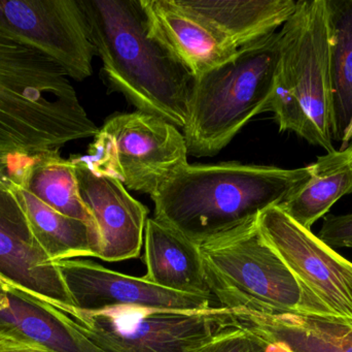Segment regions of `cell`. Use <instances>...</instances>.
Here are the masks:
<instances>
[{"label": "cell", "instance_id": "ba28073f", "mask_svg": "<svg viewBox=\"0 0 352 352\" xmlns=\"http://www.w3.org/2000/svg\"><path fill=\"white\" fill-rule=\"evenodd\" d=\"M105 352H190L227 329L238 327L231 310L203 311L117 307L69 316Z\"/></svg>", "mask_w": 352, "mask_h": 352}, {"label": "cell", "instance_id": "603a6c76", "mask_svg": "<svg viewBox=\"0 0 352 352\" xmlns=\"http://www.w3.org/2000/svg\"><path fill=\"white\" fill-rule=\"evenodd\" d=\"M267 342L240 327L227 329L190 352H263Z\"/></svg>", "mask_w": 352, "mask_h": 352}, {"label": "cell", "instance_id": "3957f363", "mask_svg": "<svg viewBox=\"0 0 352 352\" xmlns=\"http://www.w3.org/2000/svg\"><path fill=\"white\" fill-rule=\"evenodd\" d=\"M98 130L66 72L0 30V155L60 150Z\"/></svg>", "mask_w": 352, "mask_h": 352}, {"label": "cell", "instance_id": "83f0119b", "mask_svg": "<svg viewBox=\"0 0 352 352\" xmlns=\"http://www.w3.org/2000/svg\"><path fill=\"white\" fill-rule=\"evenodd\" d=\"M349 148L351 149V151H352V140H351V144H349Z\"/></svg>", "mask_w": 352, "mask_h": 352}, {"label": "cell", "instance_id": "7a4b0ae2", "mask_svg": "<svg viewBox=\"0 0 352 352\" xmlns=\"http://www.w3.org/2000/svg\"><path fill=\"white\" fill-rule=\"evenodd\" d=\"M101 74L138 111L184 128L192 76L148 33L140 0H78Z\"/></svg>", "mask_w": 352, "mask_h": 352}, {"label": "cell", "instance_id": "ffe728a7", "mask_svg": "<svg viewBox=\"0 0 352 352\" xmlns=\"http://www.w3.org/2000/svg\"><path fill=\"white\" fill-rule=\"evenodd\" d=\"M16 184L62 215L87 223L96 237L92 216L78 194L74 163L63 158L60 150L32 155Z\"/></svg>", "mask_w": 352, "mask_h": 352}, {"label": "cell", "instance_id": "7c38bea8", "mask_svg": "<svg viewBox=\"0 0 352 352\" xmlns=\"http://www.w3.org/2000/svg\"><path fill=\"white\" fill-rule=\"evenodd\" d=\"M57 266L74 306L82 311L142 307L195 312L219 307L214 298L169 291L91 260H60Z\"/></svg>", "mask_w": 352, "mask_h": 352}, {"label": "cell", "instance_id": "277c9868", "mask_svg": "<svg viewBox=\"0 0 352 352\" xmlns=\"http://www.w3.org/2000/svg\"><path fill=\"white\" fill-rule=\"evenodd\" d=\"M280 54L268 112L281 132L291 130L329 152L333 145L331 37L326 0H299L280 30Z\"/></svg>", "mask_w": 352, "mask_h": 352}, {"label": "cell", "instance_id": "5bb4252c", "mask_svg": "<svg viewBox=\"0 0 352 352\" xmlns=\"http://www.w3.org/2000/svg\"><path fill=\"white\" fill-rule=\"evenodd\" d=\"M148 33L192 76L233 58L239 49L175 0H140Z\"/></svg>", "mask_w": 352, "mask_h": 352}, {"label": "cell", "instance_id": "8fae6325", "mask_svg": "<svg viewBox=\"0 0 352 352\" xmlns=\"http://www.w3.org/2000/svg\"><path fill=\"white\" fill-rule=\"evenodd\" d=\"M0 287L16 289L70 316L76 309L16 192L0 189Z\"/></svg>", "mask_w": 352, "mask_h": 352}, {"label": "cell", "instance_id": "8992f818", "mask_svg": "<svg viewBox=\"0 0 352 352\" xmlns=\"http://www.w3.org/2000/svg\"><path fill=\"white\" fill-rule=\"evenodd\" d=\"M256 219L199 245L217 306L231 311L333 318L265 241Z\"/></svg>", "mask_w": 352, "mask_h": 352}, {"label": "cell", "instance_id": "ac0fdd59", "mask_svg": "<svg viewBox=\"0 0 352 352\" xmlns=\"http://www.w3.org/2000/svg\"><path fill=\"white\" fill-rule=\"evenodd\" d=\"M235 45L246 47L276 32L296 8L294 0H175Z\"/></svg>", "mask_w": 352, "mask_h": 352}, {"label": "cell", "instance_id": "2e32d148", "mask_svg": "<svg viewBox=\"0 0 352 352\" xmlns=\"http://www.w3.org/2000/svg\"><path fill=\"white\" fill-rule=\"evenodd\" d=\"M144 245L146 281L176 293L213 298L199 245L155 218L146 220Z\"/></svg>", "mask_w": 352, "mask_h": 352}, {"label": "cell", "instance_id": "484cf974", "mask_svg": "<svg viewBox=\"0 0 352 352\" xmlns=\"http://www.w3.org/2000/svg\"><path fill=\"white\" fill-rule=\"evenodd\" d=\"M0 352H54L27 340L0 336Z\"/></svg>", "mask_w": 352, "mask_h": 352}, {"label": "cell", "instance_id": "5b68a950", "mask_svg": "<svg viewBox=\"0 0 352 352\" xmlns=\"http://www.w3.org/2000/svg\"><path fill=\"white\" fill-rule=\"evenodd\" d=\"M279 54L276 31L241 48L225 63L192 76L182 128L188 153L217 154L250 119L268 112Z\"/></svg>", "mask_w": 352, "mask_h": 352}, {"label": "cell", "instance_id": "d4e9b609", "mask_svg": "<svg viewBox=\"0 0 352 352\" xmlns=\"http://www.w3.org/2000/svg\"><path fill=\"white\" fill-rule=\"evenodd\" d=\"M32 155H0V189H12Z\"/></svg>", "mask_w": 352, "mask_h": 352}, {"label": "cell", "instance_id": "4fadbf2b", "mask_svg": "<svg viewBox=\"0 0 352 352\" xmlns=\"http://www.w3.org/2000/svg\"><path fill=\"white\" fill-rule=\"evenodd\" d=\"M78 194L94 222L95 258L109 262L138 258L144 246L148 209L113 178L93 173L78 155L70 157Z\"/></svg>", "mask_w": 352, "mask_h": 352}, {"label": "cell", "instance_id": "6da1fadb", "mask_svg": "<svg viewBox=\"0 0 352 352\" xmlns=\"http://www.w3.org/2000/svg\"><path fill=\"white\" fill-rule=\"evenodd\" d=\"M309 176V167L188 163L151 196L154 218L200 245L280 206Z\"/></svg>", "mask_w": 352, "mask_h": 352}, {"label": "cell", "instance_id": "52a82bcc", "mask_svg": "<svg viewBox=\"0 0 352 352\" xmlns=\"http://www.w3.org/2000/svg\"><path fill=\"white\" fill-rule=\"evenodd\" d=\"M186 156V140L177 127L136 111L111 116L99 128L88 153L78 157L96 175L152 196L188 165Z\"/></svg>", "mask_w": 352, "mask_h": 352}, {"label": "cell", "instance_id": "cb8c5ba5", "mask_svg": "<svg viewBox=\"0 0 352 352\" xmlns=\"http://www.w3.org/2000/svg\"><path fill=\"white\" fill-rule=\"evenodd\" d=\"M318 237L333 249H352V213L344 215H327Z\"/></svg>", "mask_w": 352, "mask_h": 352}, {"label": "cell", "instance_id": "e0dca14e", "mask_svg": "<svg viewBox=\"0 0 352 352\" xmlns=\"http://www.w3.org/2000/svg\"><path fill=\"white\" fill-rule=\"evenodd\" d=\"M238 327L289 352H352V322L297 313L232 311Z\"/></svg>", "mask_w": 352, "mask_h": 352}, {"label": "cell", "instance_id": "44dd1931", "mask_svg": "<svg viewBox=\"0 0 352 352\" xmlns=\"http://www.w3.org/2000/svg\"><path fill=\"white\" fill-rule=\"evenodd\" d=\"M12 190L22 203L37 240L54 262L95 258L96 237L87 223L57 212L23 186L14 184Z\"/></svg>", "mask_w": 352, "mask_h": 352}, {"label": "cell", "instance_id": "7402d4cb", "mask_svg": "<svg viewBox=\"0 0 352 352\" xmlns=\"http://www.w3.org/2000/svg\"><path fill=\"white\" fill-rule=\"evenodd\" d=\"M331 37L333 141L351 144L352 127V0H326Z\"/></svg>", "mask_w": 352, "mask_h": 352}, {"label": "cell", "instance_id": "9a60e30c", "mask_svg": "<svg viewBox=\"0 0 352 352\" xmlns=\"http://www.w3.org/2000/svg\"><path fill=\"white\" fill-rule=\"evenodd\" d=\"M0 336L30 341L54 352H105L63 312L3 287H0Z\"/></svg>", "mask_w": 352, "mask_h": 352}, {"label": "cell", "instance_id": "d6986e66", "mask_svg": "<svg viewBox=\"0 0 352 352\" xmlns=\"http://www.w3.org/2000/svg\"><path fill=\"white\" fill-rule=\"evenodd\" d=\"M308 167L309 178L278 207L311 231L312 225L326 216L340 198L352 194L351 149L327 153Z\"/></svg>", "mask_w": 352, "mask_h": 352}, {"label": "cell", "instance_id": "4316f807", "mask_svg": "<svg viewBox=\"0 0 352 352\" xmlns=\"http://www.w3.org/2000/svg\"><path fill=\"white\" fill-rule=\"evenodd\" d=\"M267 342V341H266ZM263 352H289L285 347L280 346V345L273 344V343L267 342L266 347H265Z\"/></svg>", "mask_w": 352, "mask_h": 352}, {"label": "cell", "instance_id": "9c48e42d", "mask_svg": "<svg viewBox=\"0 0 352 352\" xmlns=\"http://www.w3.org/2000/svg\"><path fill=\"white\" fill-rule=\"evenodd\" d=\"M256 221L265 241L304 291L333 318L352 322V262L278 206L265 209Z\"/></svg>", "mask_w": 352, "mask_h": 352}, {"label": "cell", "instance_id": "30bf717a", "mask_svg": "<svg viewBox=\"0 0 352 352\" xmlns=\"http://www.w3.org/2000/svg\"><path fill=\"white\" fill-rule=\"evenodd\" d=\"M0 30L53 60L68 78L92 76L96 54L78 0H0Z\"/></svg>", "mask_w": 352, "mask_h": 352}]
</instances>
